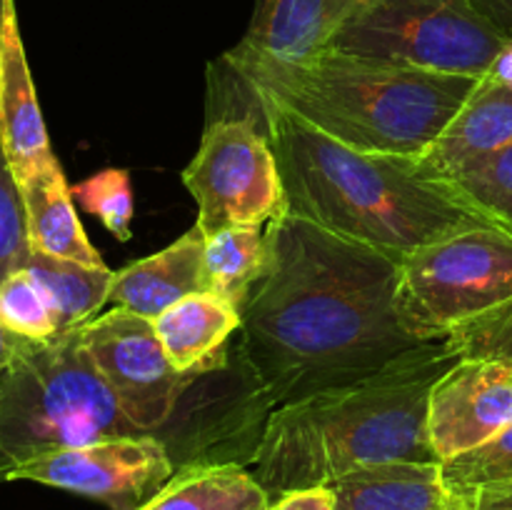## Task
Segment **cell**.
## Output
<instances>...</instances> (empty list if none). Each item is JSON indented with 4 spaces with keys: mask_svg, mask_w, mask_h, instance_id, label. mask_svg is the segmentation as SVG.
I'll use <instances>...</instances> for the list:
<instances>
[{
    "mask_svg": "<svg viewBox=\"0 0 512 510\" xmlns=\"http://www.w3.org/2000/svg\"><path fill=\"white\" fill-rule=\"evenodd\" d=\"M243 308L240 380L265 415L380 373L423 348L395 310L400 260L280 210Z\"/></svg>",
    "mask_w": 512,
    "mask_h": 510,
    "instance_id": "1",
    "label": "cell"
},
{
    "mask_svg": "<svg viewBox=\"0 0 512 510\" xmlns=\"http://www.w3.org/2000/svg\"><path fill=\"white\" fill-rule=\"evenodd\" d=\"M210 75L240 88L243 110L233 115L253 113L263 123L290 213L395 260L448 235L500 228L450 180L425 173L413 155L355 150L245 90L218 65L210 68Z\"/></svg>",
    "mask_w": 512,
    "mask_h": 510,
    "instance_id": "2",
    "label": "cell"
},
{
    "mask_svg": "<svg viewBox=\"0 0 512 510\" xmlns=\"http://www.w3.org/2000/svg\"><path fill=\"white\" fill-rule=\"evenodd\" d=\"M458 360L438 340L368 378L280 405L250 460L255 480L275 500L363 465L440 463L428 438V400Z\"/></svg>",
    "mask_w": 512,
    "mask_h": 510,
    "instance_id": "3",
    "label": "cell"
},
{
    "mask_svg": "<svg viewBox=\"0 0 512 510\" xmlns=\"http://www.w3.org/2000/svg\"><path fill=\"white\" fill-rule=\"evenodd\" d=\"M213 65L338 143L413 158L438 140L480 80L395 68L338 50L283 63L230 48Z\"/></svg>",
    "mask_w": 512,
    "mask_h": 510,
    "instance_id": "4",
    "label": "cell"
},
{
    "mask_svg": "<svg viewBox=\"0 0 512 510\" xmlns=\"http://www.w3.org/2000/svg\"><path fill=\"white\" fill-rule=\"evenodd\" d=\"M85 350L80 330L25 340L0 378V483L25 460L140 435Z\"/></svg>",
    "mask_w": 512,
    "mask_h": 510,
    "instance_id": "5",
    "label": "cell"
},
{
    "mask_svg": "<svg viewBox=\"0 0 512 510\" xmlns=\"http://www.w3.org/2000/svg\"><path fill=\"white\" fill-rule=\"evenodd\" d=\"M505 43L470 0H360L330 50L395 68L483 78Z\"/></svg>",
    "mask_w": 512,
    "mask_h": 510,
    "instance_id": "6",
    "label": "cell"
},
{
    "mask_svg": "<svg viewBox=\"0 0 512 510\" xmlns=\"http://www.w3.org/2000/svg\"><path fill=\"white\" fill-rule=\"evenodd\" d=\"M512 298V233L473 228L400 260L395 310L420 343H438L465 320Z\"/></svg>",
    "mask_w": 512,
    "mask_h": 510,
    "instance_id": "7",
    "label": "cell"
},
{
    "mask_svg": "<svg viewBox=\"0 0 512 510\" xmlns=\"http://www.w3.org/2000/svg\"><path fill=\"white\" fill-rule=\"evenodd\" d=\"M183 183L198 205L195 225L205 238L225 228L268 225L285 208L273 145L253 113L210 118Z\"/></svg>",
    "mask_w": 512,
    "mask_h": 510,
    "instance_id": "8",
    "label": "cell"
},
{
    "mask_svg": "<svg viewBox=\"0 0 512 510\" xmlns=\"http://www.w3.org/2000/svg\"><path fill=\"white\" fill-rule=\"evenodd\" d=\"M78 330L110 393L143 433H158L173 418L185 390L203 378L175 370L153 320L130 310L113 308Z\"/></svg>",
    "mask_w": 512,
    "mask_h": 510,
    "instance_id": "9",
    "label": "cell"
},
{
    "mask_svg": "<svg viewBox=\"0 0 512 510\" xmlns=\"http://www.w3.org/2000/svg\"><path fill=\"white\" fill-rule=\"evenodd\" d=\"M168 445L155 433L108 438L55 450L8 470L5 480H33L100 500L113 510H138L175 475Z\"/></svg>",
    "mask_w": 512,
    "mask_h": 510,
    "instance_id": "10",
    "label": "cell"
},
{
    "mask_svg": "<svg viewBox=\"0 0 512 510\" xmlns=\"http://www.w3.org/2000/svg\"><path fill=\"white\" fill-rule=\"evenodd\" d=\"M512 425V370L458 360L430 390L428 438L438 460L465 453Z\"/></svg>",
    "mask_w": 512,
    "mask_h": 510,
    "instance_id": "11",
    "label": "cell"
},
{
    "mask_svg": "<svg viewBox=\"0 0 512 510\" xmlns=\"http://www.w3.org/2000/svg\"><path fill=\"white\" fill-rule=\"evenodd\" d=\"M0 145L18 185L45 165L55 163L13 0L5 13L0 43Z\"/></svg>",
    "mask_w": 512,
    "mask_h": 510,
    "instance_id": "12",
    "label": "cell"
},
{
    "mask_svg": "<svg viewBox=\"0 0 512 510\" xmlns=\"http://www.w3.org/2000/svg\"><path fill=\"white\" fill-rule=\"evenodd\" d=\"M360 0H255L235 50L250 58L300 63L325 53Z\"/></svg>",
    "mask_w": 512,
    "mask_h": 510,
    "instance_id": "13",
    "label": "cell"
},
{
    "mask_svg": "<svg viewBox=\"0 0 512 510\" xmlns=\"http://www.w3.org/2000/svg\"><path fill=\"white\" fill-rule=\"evenodd\" d=\"M510 143L512 88L493 83L483 75L448 128L418 160L433 178L453 180L465 168L508 148Z\"/></svg>",
    "mask_w": 512,
    "mask_h": 510,
    "instance_id": "14",
    "label": "cell"
},
{
    "mask_svg": "<svg viewBox=\"0 0 512 510\" xmlns=\"http://www.w3.org/2000/svg\"><path fill=\"white\" fill-rule=\"evenodd\" d=\"M205 233L193 225L160 253L125 265L113 278L108 303L155 320L170 305L205 290Z\"/></svg>",
    "mask_w": 512,
    "mask_h": 510,
    "instance_id": "15",
    "label": "cell"
},
{
    "mask_svg": "<svg viewBox=\"0 0 512 510\" xmlns=\"http://www.w3.org/2000/svg\"><path fill=\"white\" fill-rule=\"evenodd\" d=\"M153 325L175 370L208 375L228 368L225 345L243 325V313L220 295L203 290L170 305Z\"/></svg>",
    "mask_w": 512,
    "mask_h": 510,
    "instance_id": "16",
    "label": "cell"
},
{
    "mask_svg": "<svg viewBox=\"0 0 512 510\" xmlns=\"http://www.w3.org/2000/svg\"><path fill=\"white\" fill-rule=\"evenodd\" d=\"M328 488L335 510H438L453 498L440 475V463L363 465L340 475Z\"/></svg>",
    "mask_w": 512,
    "mask_h": 510,
    "instance_id": "17",
    "label": "cell"
},
{
    "mask_svg": "<svg viewBox=\"0 0 512 510\" xmlns=\"http://www.w3.org/2000/svg\"><path fill=\"white\" fill-rule=\"evenodd\" d=\"M20 195H23L33 253L75 260L83 265H105L80 225L73 205V190L58 160L23 180Z\"/></svg>",
    "mask_w": 512,
    "mask_h": 510,
    "instance_id": "18",
    "label": "cell"
},
{
    "mask_svg": "<svg viewBox=\"0 0 512 510\" xmlns=\"http://www.w3.org/2000/svg\"><path fill=\"white\" fill-rule=\"evenodd\" d=\"M270 503V495L245 465L193 463L175 470L138 510H260Z\"/></svg>",
    "mask_w": 512,
    "mask_h": 510,
    "instance_id": "19",
    "label": "cell"
},
{
    "mask_svg": "<svg viewBox=\"0 0 512 510\" xmlns=\"http://www.w3.org/2000/svg\"><path fill=\"white\" fill-rule=\"evenodd\" d=\"M25 270L43 288L60 333L93 320L108 303L115 278L108 265H83L43 253H30Z\"/></svg>",
    "mask_w": 512,
    "mask_h": 510,
    "instance_id": "20",
    "label": "cell"
},
{
    "mask_svg": "<svg viewBox=\"0 0 512 510\" xmlns=\"http://www.w3.org/2000/svg\"><path fill=\"white\" fill-rule=\"evenodd\" d=\"M268 268V233L263 225L225 228L205 240V290L243 313L250 293Z\"/></svg>",
    "mask_w": 512,
    "mask_h": 510,
    "instance_id": "21",
    "label": "cell"
},
{
    "mask_svg": "<svg viewBox=\"0 0 512 510\" xmlns=\"http://www.w3.org/2000/svg\"><path fill=\"white\" fill-rule=\"evenodd\" d=\"M440 475L453 495L512 483V425L465 453L440 460Z\"/></svg>",
    "mask_w": 512,
    "mask_h": 510,
    "instance_id": "22",
    "label": "cell"
},
{
    "mask_svg": "<svg viewBox=\"0 0 512 510\" xmlns=\"http://www.w3.org/2000/svg\"><path fill=\"white\" fill-rule=\"evenodd\" d=\"M0 325L33 343H45L60 335L43 288L25 268L15 270L0 283Z\"/></svg>",
    "mask_w": 512,
    "mask_h": 510,
    "instance_id": "23",
    "label": "cell"
},
{
    "mask_svg": "<svg viewBox=\"0 0 512 510\" xmlns=\"http://www.w3.org/2000/svg\"><path fill=\"white\" fill-rule=\"evenodd\" d=\"M450 183L468 203L512 233V143L465 168Z\"/></svg>",
    "mask_w": 512,
    "mask_h": 510,
    "instance_id": "24",
    "label": "cell"
},
{
    "mask_svg": "<svg viewBox=\"0 0 512 510\" xmlns=\"http://www.w3.org/2000/svg\"><path fill=\"white\" fill-rule=\"evenodd\" d=\"M445 343L460 360H483L512 370V298L460 323Z\"/></svg>",
    "mask_w": 512,
    "mask_h": 510,
    "instance_id": "25",
    "label": "cell"
},
{
    "mask_svg": "<svg viewBox=\"0 0 512 510\" xmlns=\"http://www.w3.org/2000/svg\"><path fill=\"white\" fill-rule=\"evenodd\" d=\"M70 190H73V200L83 205L85 213L95 215L118 240H130V220H133L135 205L128 170H98Z\"/></svg>",
    "mask_w": 512,
    "mask_h": 510,
    "instance_id": "26",
    "label": "cell"
},
{
    "mask_svg": "<svg viewBox=\"0 0 512 510\" xmlns=\"http://www.w3.org/2000/svg\"><path fill=\"white\" fill-rule=\"evenodd\" d=\"M30 253L33 250L28 240L23 195L0 145V283L10 273L25 268Z\"/></svg>",
    "mask_w": 512,
    "mask_h": 510,
    "instance_id": "27",
    "label": "cell"
},
{
    "mask_svg": "<svg viewBox=\"0 0 512 510\" xmlns=\"http://www.w3.org/2000/svg\"><path fill=\"white\" fill-rule=\"evenodd\" d=\"M273 510H335V495L328 485L298 488L275 498Z\"/></svg>",
    "mask_w": 512,
    "mask_h": 510,
    "instance_id": "28",
    "label": "cell"
},
{
    "mask_svg": "<svg viewBox=\"0 0 512 510\" xmlns=\"http://www.w3.org/2000/svg\"><path fill=\"white\" fill-rule=\"evenodd\" d=\"M473 8L498 28L505 38H512V0H470Z\"/></svg>",
    "mask_w": 512,
    "mask_h": 510,
    "instance_id": "29",
    "label": "cell"
},
{
    "mask_svg": "<svg viewBox=\"0 0 512 510\" xmlns=\"http://www.w3.org/2000/svg\"><path fill=\"white\" fill-rule=\"evenodd\" d=\"M473 510H512V483L475 490Z\"/></svg>",
    "mask_w": 512,
    "mask_h": 510,
    "instance_id": "30",
    "label": "cell"
},
{
    "mask_svg": "<svg viewBox=\"0 0 512 510\" xmlns=\"http://www.w3.org/2000/svg\"><path fill=\"white\" fill-rule=\"evenodd\" d=\"M485 78H490L493 83H500V85H510L512 88V38H508V43L500 48V53L495 55L493 65H490V70L485 73Z\"/></svg>",
    "mask_w": 512,
    "mask_h": 510,
    "instance_id": "31",
    "label": "cell"
},
{
    "mask_svg": "<svg viewBox=\"0 0 512 510\" xmlns=\"http://www.w3.org/2000/svg\"><path fill=\"white\" fill-rule=\"evenodd\" d=\"M23 345H25V338H18V335H13L10 330H5L3 325H0V378H3L5 370L13 365V360L18 358Z\"/></svg>",
    "mask_w": 512,
    "mask_h": 510,
    "instance_id": "32",
    "label": "cell"
},
{
    "mask_svg": "<svg viewBox=\"0 0 512 510\" xmlns=\"http://www.w3.org/2000/svg\"><path fill=\"white\" fill-rule=\"evenodd\" d=\"M473 495H453V498L438 510H473Z\"/></svg>",
    "mask_w": 512,
    "mask_h": 510,
    "instance_id": "33",
    "label": "cell"
},
{
    "mask_svg": "<svg viewBox=\"0 0 512 510\" xmlns=\"http://www.w3.org/2000/svg\"><path fill=\"white\" fill-rule=\"evenodd\" d=\"M10 0H0V43H3V25H5V13H8Z\"/></svg>",
    "mask_w": 512,
    "mask_h": 510,
    "instance_id": "34",
    "label": "cell"
},
{
    "mask_svg": "<svg viewBox=\"0 0 512 510\" xmlns=\"http://www.w3.org/2000/svg\"><path fill=\"white\" fill-rule=\"evenodd\" d=\"M260 510H273V503H270V505H265V508H260Z\"/></svg>",
    "mask_w": 512,
    "mask_h": 510,
    "instance_id": "35",
    "label": "cell"
}]
</instances>
